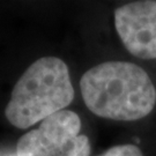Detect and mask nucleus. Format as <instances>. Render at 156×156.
Listing matches in <instances>:
<instances>
[{
	"label": "nucleus",
	"mask_w": 156,
	"mask_h": 156,
	"mask_svg": "<svg viewBox=\"0 0 156 156\" xmlns=\"http://www.w3.org/2000/svg\"><path fill=\"white\" fill-rule=\"evenodd\" d=\"M98 156H144V154L135 145H119L108 149Z\"/></svg>",
	"instance_id": "5"
},
{
	"label": "nucleus",
	"mask_w": 156,
	"mask_h": 156,
	"mask_svg": "<svg viewBox=\"0 0 156 156\" xmlns=\"http://www.w3.org/2000/svg\"><path fill=\"white\" fill-rule=\"evenodd\" d=\"M115 26L131 55L140 59H156V1H135L118 7Z\"/></svg>",
	"instance_id": "4"
},
{
	"label": "nucleus",
	"mask_w": 156,
	"mask_h": 156,
	"mask_svg": "<svg viewBox=\"0 0 156 156\" xmlns=\"http://www.w3.org/2000/svg\"><path fill=\"white\" fill-rule=\"evenodd\" d=\"M73 98L74 88L66 64L56 57L39 58L17 80L5 116L13 126L24 129L62 111Z\"/></svg>",
	"instance_id": "2"
},
{
	"label": "nucleus",
	"mask_w": 156,
	"mask_h": 156,
	"mask_svg": "<svg viewBox=\"0 0 156 156\" xmlns=\"http://www.w3.org/2000/svg\"><path fill=\"white\" fill-rule=\"evenodd\" d=\"M80 88L86 106L101 118L133 122L148 116L156 104L155 86L133 62H102L82 75Z\"/></svg>",
	"instance_id": "1"
},
{
	"label": "nucleus",
	"mask_w": 156,
	"mask_h": 156,
	"mask_svg": "<svg viewBox=\"0 0 156 156\" xmlns=\"http://www.w3.org/2000/svg\"><path fill=\"white\" fill-rule=\"evenodd\" d=\"M81 120L69 110L45 118L38 128L22 135L16 145L17 156H88L89 140L81 135Z\"/></svg>",
	"instance_id": "3"
}]
</instances>
